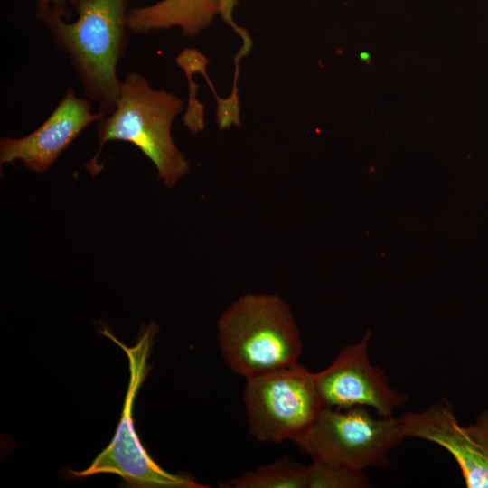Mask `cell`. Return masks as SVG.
<instances>
[{
	"label": "cell",
	"instance_id": "obj_9",
	"mask_svg": "<svg viewBox=\"0 0 488 488\" xmlns=\"http://www.w3.org/2000/svg\"><path fill=\"white\" fill-rule=\"evenodd\" d=\"M102 117L91 101L69 88L46 120L33 132L19 137H2L0 164L21 162L34 173H44L89 125Z\"/></svg>",
	"mask_w": 488,
	"mask_h": 488
},
{
	"label": "cell",
	"instance_id": "obj_1",
	"mask_svg": "<svg viewBox=\"0 0 488 488\" xmlns=\"http://www.w3.org/2000/svg\"><path fill=\"white\" fill-rule=\"evenodd\" d=\"M128 3L80 0L73 8L74 22L56 16L41 19L102 117L114 111L120 92L117 70L128 45Z\"/></svg>",
	"mask_w": 488,
	"mask_h": 488
},
{
	"label": "cell",
	"instance_id": "obj_7",
	"mask_svg": "<svg viewBox=\"0 0 488 488\" xmlns=\"http://www.w3.org/2000/svg\"><path fill=\"white\" fill-rule=\"evenodd\" d=\"M371 338L367 331L358 343L345 345L327 368L313 373L324 408L361 406L373 408L378 417L389 418L408 402V397L395 390L384 371L371 363Z\"/></svg>",
	"mask_w": 488,
	"mask_h": 488
},
{
	"label": "cell",
	"instance_id": "obj_15",
	"mask_svg": "<svg viewBox=\"0 0 488 488\" xmlns=\"http://www.w3.org/2000/svg\"><path fill=\"white\" fill-rule=\"evenodd\" d=\"M36 5L38 19L47 16H56L66 19L80 0H33Z\"/></svg>",
	"mask_w": 488,
	"mask_h": 488
},
{
	"label": "cell",
	"instance_id": "obj_16",
	"mask_svg": "<svg viewBox=\"0 0 488 488\" xmlns=\"http://www.w3.org/2000/svg\"><path fill=\"white\" fill-rule=\"evenodd\" d=\"M361 58L363 61H369L370 55H369V53H361Z\"/></svg>",
	"mask_w": 488,
	"mask_h": 488
},
{
	"label": "cell",
	"instance_id": "obj_2",
	"mask_svg": "<svg viewBox=\"0 0 488 488\" xmlns=\"http://www.w3.org/2000/svg\"><path fill=\"white\" fill-rule=\"evenodd\" d=\"M183 108L179 97L153 89L138 72L127 73L114 111L98 121L99 147L86 169L97 174L103 146L109 141H126L151 160L165 186L173 187L189 170V163L175 146L171 132L173 121Z\"/></svg>",
	"mask_w": 488,
	"mask_h": 488
},
{
	"label": "cell",
	"instance_id": "obj_8",
	"mask_svg": "<svg viewBox=\"0 0 488 488\" xmlns=\"http://www.w3.org/2000/svg\"><path fill=\"white\" fill-rule=\"evenodd\" d=\"M405 437L435 443L457 463L468 488H488V411L469 426L459 424L445 399L425 409L408 411L399 418Z\"/></svg>",
	"mask_w": 488,
	"mask_h": 488
},
{
	"label": "cell",
	"instance_id": "obj_14",
	"mask_svg": "<svg viewBox=\"0 0 488 488\" xmlns=\"http://www.w3.org/2000/svg\"><path fill=\"white\" fill-rule=\"evenodd\" d=\"M217 3L219 14H221L222 20L228 25H230L242 40V46L235 56L239 60L249 54L252 48L253 42L247 30L238 26L233 21L232 11L238 5V0H217Z\"/></svg>",
	"mask_w": 488,
	"mask_h": 488
},
{
	"label": "cell",
	"instance_id": "obj_11",
	"mask_svg": "<svg viewBox=\"0 0 488 488\" xmlns=\"http://www.w3.org/2000/svg\"><path fill=\"white\" fill-rule=\"evenodd\" d=\"M307 466L287 456L219 484L221 488H306Z\"/></svg>",
	"mask_w": 488,
	"mask_h": 488
},
{
	"label": "cell",
	"instance_id": "obj_12",
	"mask_svg": "<svg viewBox=\"0 0 488 488\" xmlns=\"http://www.w3.org/2000/svg\"><path fill=\"white\" fill-rule=\"evenodd\" d=\"M369 478L364 471L341 465L313 460L307 466L306 488H366Z\"/></svg>",
	"mask_w": 488,
	"mask_h": 488
},
{
	"label": "cell",
	"instance_id": "obj_13",
	"mask_svg": "<svg viewBox=\"0 0 488 488\" xmlns=\"http://www.w3.org/2000/svg\"><path fill=\"white\" fill-rule=\"evenodd\" d=\"M176 63L185 72L189 82V101L183 117V124L192 134H196L202 131L205 127L204 106L196 99L195 93L198 86L192 80V75L196 73V69L186 49L177 56Z\"/></svg>",
	"mask_w": 488,
	"mask_h": 488
},
{
	"label": "cell",
	"instance_id": "obj_3",
	"mask_svg": "<svg viewBox=\"0 0 488 488\" xmlns=\"http://www.w3.org/2000/svg\"><path fill=\"white\" fill-rule=\"evenodd\" d=\"M221 356L248 379L297 362L303 344L288 305L267 294H247L223 311L217 323Z\"/></svg>",
	"mask_w": 488,
	"mask_h": 488
},
{
	"label": "cell",
	"instance_id": "obj_5",
	"mask_svg": "<svg viewBox=\"0 0 488 488\" xmlns=\"http://www.w3.org/2000/svg\"><path fill=\"white\" fill-rule=\"evenodd\" d=\"M399 418H373L366 407L323 408L295 442L313 460L354 470L384 466L389 452L405 439Z\"/></svg>",
	"mask_w": 488,
	"mask_h": 488
},
{
	"label": "cell",
	"instance_id": "obj_6",
	"mask_svg": "<svg viewBox=\"0 0 488 488\" xmlns=\"http://www.w3.org/2000/svg\"><path fill=\"white\" fill-rule=\"evenodd\" d=\"M249 433L262 443L296 442L324 408L313 372L298 362L246 379Z\"/></svg>",
	"mask_w": 488,
	"mask_h": 488
},
{
	"label": "cell",
	"instance_id": "obj_10",
	"mask_svg": "<svg viewBox=\"0 0 488 488\" xmlns=\"http://www.w3.org/2000/svg\"><path fill=\"white\" fill-rule=\"evenodd\" d=\"M217 14V0H162L130 8L127 26L138 34L179 26L184 35L194 37L211 23Z\"/></svg>",
	"mask_w": 488,
	"mask_h": 488
},
{
	"label": "cell",
	"instance_id": "obj_4",
	"mask_svg": "<svg viewBox=\"0 0 488 488\" xmlns=\"http://www.w3.org/2000/svg\"><path fill=\"white\" fill-rule=\"evenodd\" d=\"M157 325L151 322L131 347L118 341L106 328L101 333L111 339L125 352L128 360L129 382L124 399L120 420L110 444L81 471H71L76 477L97 474H115L130 486L141 488H205L186 474H172L161 468L145 449L135 429L133 407L136 396L143 384L150 366L147 359Z\"/></svg>",
	"mask_w": 488,
	"mask_h": 488
}]
</instances>
